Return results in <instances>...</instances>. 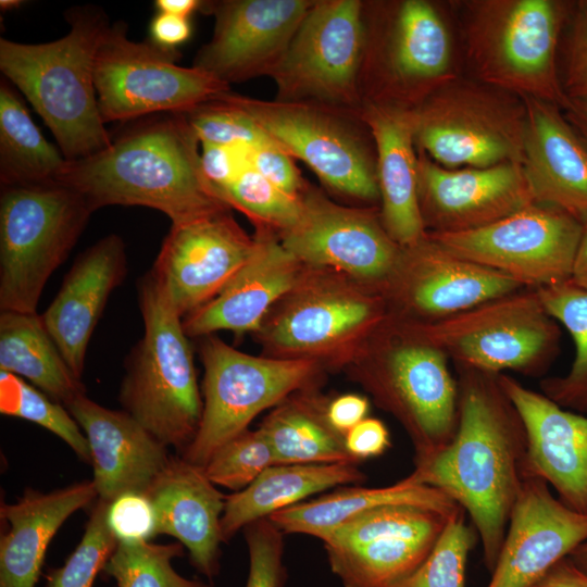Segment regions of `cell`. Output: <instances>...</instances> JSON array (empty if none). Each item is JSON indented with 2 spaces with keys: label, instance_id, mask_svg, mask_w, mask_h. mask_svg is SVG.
I'll list each match as a JSON object with an SVG mask.
<instances>
[{
  "label": "cell",
  "instance_id": "obj_12",
  "mask_svg": "<svg viewBox=\"0 0 587 587\" xmlns=\"http://www.w3.org/2000/svg\"><path fill=\"white\" fill-rule=\"evenodd\" d=\"M427 234L466 260L524 288L539 289L571 279L582 223L558 208L534 202L482 228Z\"/></svg>",
  "mask_w": 587,
  "mask_h": 587
},
{
  "label": "cell",
  "instance_id": "obj_3",
  "mask_svg": "<svg viewBox=\"0 0 587 587\" xmlns=\"http://www.w3.org/2000/svg\"><path fill=\"white\" fill-rule=\"evenodd\" d=\"M64 37L38 45L0 40V70L52 132L66 161L92 155L112 142L93 80L99 40L109 26L100 8H72Z\"/></svg>",
  "mask_w": 587,
  "mask_h": 587
},
{
  "label": "cell",
  "instance_id": "obj_8",
  "mask_svg": "<svg viewBox=\"0 0 587 587\" xmlns=\"http://www.w3.org/2000/svg\"><path fill=\"white\" fill-rule=\"evenodd\" d=\"M455 366L540 375L558 353L559 323L537 289L523 288L427 324L404 323Z\"/></svg>",
  "mask_w": 587,
  "mask_h": 587
},
{
  "label": "cell",
  "instance_id": "obj_24",
  "mask_svg": "<svg viewBox=\"0 0 587 587\" xmlns=\"http://www.w3.org/2000/svg\"><path fill=\"white\" fill-rule=\"evenodd\" d=\"M64 407L87 438L98 499L110 503L125 492L147 494L171 460L167 447L124 410L107 409L86 394Z\"/></svg>",
  "mask_w": 587,
  "mask_h": 587
},
{
  "label": "cell",
  "instance_id": "obj_15",
  "mask_svg": "<svg viewBox=\"0 0 587 587\" xmlns=\"http://www.w3.org/2000/svg\"><path fill=\"white\" fill-rule=\"evenodd\" d=\"M222 96L329 187L365 200L379 196L376 171L366 152L335 117L304 101H264L229 91Z\"/></svg>",
  "mask_w": 587,
  "mask_h": 587
},
{
  "label": "cell",
  "instance_id": "obj_29",
  "mask_svg": "<svg viewBox=\"0 0 587 587\" xmlns=\"http://www.w3.org/2000/svg\"><path fill=\"white\" fill-rule=\"evenodd\" d=\"M254 239L251 255L227 285L183 321L188 337L258 329L268 308L295 286L299 262L265 234Z\"/></svg>",
  "mask_w": 587,
  "mask_h": 587
},
{
  "label": "cell",
  "instance_id": "obj_20",
  "mask_svg": "<svg viewBox=\"0 0 587 587\" xmlns=\"http://www.w3.org/2000/svg\"><path fill=\"white\" fill-rule=\"evenodd\" d=\"M382 51L383 92L378 102L416 108L460 77L451 25L425 0L394 4Z\"/></svg>",
  "mask_w": 587,
  "mask_h": 587
},
{
  "label": "cell",
  "instance_id": "obj_55",
  "mask_svg": "<svg viewBox=\"0 0 587 587\" xmlns=\"http://www.w3.org/2000/svg\"><path fill=\"white\" fill-rule=\"evenodd\" d=\"M563 112L570 124L587 145V98L570 99V103Z\"/></svg>",
  "mask_w": 587,
  "mask_h": 587
},
{
  "label": "cell",
  "instance_id": "obj_18",
  "mask_svg": "<svg viewBox=\"0 0 587 587\" xmlns=\"http://www.w3.org/2000/svg\"><path fill=\"white\" fill-rule=\"evenodd\" d=\"M385 285L403 312L417 317L414 324L441 321L524 288L499 272L453 253L428 234L401 248Z\"/></svg>",
  "mask_w": 587,
  "mask_h": 587
},
{
  "label": "cell",
  "instance_id": "obj_42",
  "mask_svg": "<svg viewBox=\"0 0 587 587\" xmlns=\"http://www.w3.org/2000/svg\"><path fill=\"white\" fill-rule=\"evenodd\" d=\"M108 507V502L98 499L80 542L62 566L49 571L46 587L93 586L118 544L107 523Z\"/></svg>",
  "mask_w": 587,
  "mask_h": 587
},
{
  "label": "cell",
  "instance_id": "obj_6",
  "mask_svg": "<svg viewBox=\"0 0 587 587\" xmlns=\"http://www.w3.org/2000/svg\"><path fill=\"white\" fill-rule=\"evenodd\" d=\"M95 211L58 180L1 187L0 310L37 313L43 287Z\"/></svg>",
  "mask_w": 587,
  "mask_h": 587
},
{
  "label": "cell",
  "instance_id": "obj_37",
  "mask_svg": "<svg viewBox=\"0 0 587 587\" xmlns=\"http://www.w3.org/2000/svg\"><path fill=\"white\" fill-rule=\"evenodd\" d=\"M537 291L547 312L569 332L575 346L569 371L544 378L540 392L566 410L587 414V289L566 280Z\"/></svg>",
  "mask_w": 587,
  "mask_h": 587
},
{
  "label": "cell",
  "instance_id": "obj_39",
  "mask_svg": "<svg viewBox=\"0 0 587 587\" xmlns=\"http://www.w3.org/2000/svg\"><path fill=\"white\" fill-rule=\"evenodd\" d=\"M0 411L4 415L21 417L50 430L79 457L90 463V449L79 425L63 408L22 377L0 371Z\"/></svg>",
  "mask_w": 587,
  "mask_h": 587
},
{
  "label": "cell",
  "instance_id": "obj_45",
  "mask_svg": "<svg viewBox=\"0 0 587 587\" xmlns=\"http://www.w3.org/2000/svg\"><path fill=\"white\" fill-rule=\"evenodd\" d=\"M243 532L249 551L246 587H284V533L268 517L248 524Z\"/></svg>",
  "mask_w": 587,
  "mask_h": 587
},
{
  "label": "cell",
  "instance_id": "obj_21",
  "mask_svg": "<svg viewBox=\"0 0 587 587\" xmlns=\"http://www.w3.org/2000/svg\"><path fill=\"white\" fill-rule=\"evenodd\" d=\"M587 540V514L554 497L541 478L525 475L487 587H534Z\"/></svg>",
  "mask_w": 587,
  "mask_h": 587
},
{
  "label": "cell",
  "instance_id": "obj_32",
  "mask_svg": "<svg viewBox=\"0 0 587 587\" xmlns=\"http://www.w3.org/2000/svg\"><path fill=\"white\" fill-rule=\"evenodd\" d=\"M390 504H410L453 514L461 507L442 491L412 482L407 476L385 487H345L311 501H302L268 519L284 534L311 535L321 540L346 521Z\"/></svg>",
  "mask_w": 587,
  "mask_h": 587
},
{
  "label": "cell",
  "instance_id": "obj_46",
  "mask_svg": "<svg viewBox=\"0 0 587 587\" xmlns=\"http://www.w3.org/2000/svg\"><path fill=\"white\" fill-rule=\"evenodd\" d=\"M107 523L118 542L150 541L157 536L154 508L142 492H125L110 502Z\"/></svg>",
  "mask_w": 587,
  "mask_h": 587
},
{
  "label": "cell",
  "instance_id": "obj_7",
  "mask_svg": "<svg viewBox=\"0 0 587 587\" xmlns=\"http://www.w3.org/2000/svg\"><path fill=\"white\" fill-rule=\"evenodd\" d=\"M415 145L446 168L524 160L526 107L511 92L462 76L414 108Z\"/></svg>",
  "mask_w": 587,
  "mask_h": 587
},
{
  "label": "cell",
  "instance_id": "obj_34",
  "mask_svg": "<svg viewBox=\"0 0 587 587\" xmlns=\"http://www.w3.org/2000/svg\"><path fill=\"white\" fill-rule=\"evenodd\" d=\"M380 300L361 294L321 292L283 313L271 330L272 340L287 350L326 347L383 320Z\"/></svg>",
  "mask_w": 587,
  "mask_h": 587
},
{
  "label": "cell",
  "instance_id": "obj_27",
  "mask_svg": "<svg viewBox=\"0 0 587 587\" xmlns=\"http://www.w3.org/2000/svg\"><path fill=\"white\" fill-rule=\"evenodd\" d=\"M155 512L157 535L175 537L192 566L212 579L220 571L221 519L226 497L202 466L179 455L171 460L146 494Z\"/></svg>",
  "mask_w": 587,
  "mask_h": 587
},
{
  "label": "cell",
  "instance_id": "obj_57",
  "mask_svg": "<svg viewBox=\"0 0 587 587\" xmlns=\"http://www.w3.org/2000/svg\"><path fill=\"white\" fill-rule=\"evenodd\" d=\"M569 558L582 572L587 575V540L577 547Z\"/></svg>",
  "mask_w": 587,
  "mask_h": 587
},
{
  "label": "cell",
  "instance_id": "obj_50",
  "mask_svg": "<svg viewBox=\"0 0 587 587\" xmlns=\"http://www.w3.org/2000/svg\"><path fill=\"white\" fill-rule=\"evenodd\" d=\"M346 447L357 462L382 455L390 447L386 425L377 419L366 417L345 435Z\"/></svg>",
  "mask_w": 587,
  "mask_h": 587
},
{
  "label": "cell",
  "instance_id": "obj_33",
  "mask_svg": "<svg viewBox=\"0 0 587 587\" xmlns=\"http://www.w3.org/2000/svg\"><path fill=\"white\" fill-rule=\"evenodd\" d=\"M0 371L26 378L63 405L86 394L37 313L1 311Z\"/></svg>",
  "mask_w": 587,
  "mask_h": 587
},
{
  "label": "cell",
  "instance_id": "obj_36",
  "mask_svg": "<svg viewBox=\"0 0 587 587\" xmlns=\"http://www.w3.org/2000/svg\"><path fill=\"white\" fill-rule=\"evenodd\" d=\"M66 160L48 142L7 82L0 85L1 187L57 179Z\"/></svg>",
  "mask_w": 587,
  "mask_h": 587
},
{
  "label": "cell",
  "instance_id": "obj_9",
  "mask_svg": "<svg viewBox=\"0 0 587 587\" xmlns=\"http://www.w3.org/2000/svg\"><path fill=\"white\" fill-rule=\"evenodd\" d=\"M178 53L127 37L125 22L103 32L93 60L98 107L104 123L159 112L184 113L229 91L228 84L197 67L176 65Z\"/></svg>",
  "mask_w": 587,
  "mask_h": 587
},
{
  "label": "cell",
  "instance_id": "obj_58",
  "mask_svg": "<svg viewBox=\"0 0 587 587\" xmlns=\"http://www.w3.org/2000/svg\"><path fill=\"white\" fill-rule=\"evenodd\" d=\"M23 2L20 0H1L0 7L2 10H13L18 8Z\"/></svg>",
  "mask_w": 587,
  "mask_h": 587
},
{
  "label": "cell",
  "instance_id": "obj_48",
  "mask_svg": "<svg viewBox=\"0 0 587 587\" xmlns=\"http://www.w3.org/2000/svg\"><path fill=\"white\" fill-rule=\"evenodd\" d=\"M248 164L277 188L301 197L303 180L292 157L273 140L248 150Z\"/></svg>",
  "mask_w": 587,
  "mask_h": 587
},
{
  "label": "cell",
  "instance_id": "obj_25",
  "mask_svg": "<svg viewBox=\"0 0 587 587\" xmlns=\"http://www.w3.org/2000/svg\"><path fill=\"white\" fill-rule=\"evenodd\" d=\"M126 274L125 243L120 236L108 235L77 257L41 315L64 360L80 379L93 329L111 292Z\"/></svg>",
  "mask_w": 587,
  "mask_h": 587
},
{
  "label": "cell",
  "instance_id": "obj_44",
  "mask_svg": "<svg viewBox=\"0 0 587 587\" xmlns=\"http://www.w3.org/2000/svg\"><path fill=\"white\" fill-rule=\"evenodd\" d=\"M222 95L182 113L199 142L251 149L272 140L252 117Z\"/></svg>",
  "mask_w": 587,
  "mask_h": 587
},
{
  "label": "cell",
  "instance_id": "obj_16",
  "mask_svg": "<svg viewBox=\"0 0 587 587\" xmlns=\"http://www.w3.org/2000/svg\"><path fill=\"white\" fill-rule=\"evenodd\" d=\"M254 245L228 209L172 224L150 274L174 310L188 315L227 285Z\"/></svg>",
  "mask_w": 587,
  "mask_h": 587
},
{
  "label": "cell",
  "instance_id": "obj_17",
  "mask_svg": "<svg viewBox=\"0 0 587 587\" xmlns=\"http://www.w3.org/2000/svg\"><path fill=\"white\" fill-rule=\"evenodd\" d=\"M417 190L426 232L434 234L482 228L535 202L522 163L446 168L420 150Z\"/></svg>",
  "mask_w": 587,
  "mask_h": 587
},
{
  "label": "cell",
  "instance_id": "obj_5",
  "mask_svg": "<svg viewBox=\"0 0 587 587\" xmlns=\"http://www.w3.org/2000/svg\"><path fill=\"white\" fill-rule=\"evenodd\" d=\"M138 297L145 332L126 359L120 402L155 439L182 455L203 410L192 351L182 316L150 272L138 283Z\"/></svg>",
  "mask_w": 587,
  "mask_h": 587
},
{
  "label": "cell",
  "instance_id": "obj_11",
  "mask_svg": "<svg viewBox=\"0 0 587 587\" xmlns=\"http://www.w3.org/2000/svg\"><path fill=\"white\" fill-rule=\"evenodd\" d=\"M378 355L366 380L376 400L405 428L414 461L453 438L458 426V383L448 358L404 323Z\"/></svg>",
  "mask_w": 587,
  "mask_h": 587
},
{
  "label": "cell",
  "instance_id": "obj_40",
  "mask_svg": "<svg viewBox=\"0 0 587 587\" xmlns=\"http://www.w3.org/2000/svg\"><path fill=\"white\" fill-rule=\"evenodd\" d=\"M476 537L465 522V511L459 509L448 519L426 559L396 587H465L466 563Z\"/></svg>",
  "mask_w": 587,
  "mask_h": 587
},
{
  "label": "cell",
  "instance_id": "obj_23",
  "mask_svg": "<svg viewBox=\"0 0 587 587\" xmlns=\"http://www.w3.org/2000/svg\"><path fill=\"white\" fill-rule=\"evenodd\" d=\"M499 380L525 427L524 475L544 479L562 503L587 514V414L560 407L508 374Z\"/></svg>",
  "mask_w": 587,
  "mask_h": 587
},
{
  "label": "cell",
  "instance_id": "obj_4",
  "mask_svg": "<svg viewBox=\"0 0 587 587\" xmlns=\"http://www.w3.org/2000/svg\"><path fill=\"white\" fill-rule=\"evenodd\" d=\"M574 2H463L464 57L473 78L519 97L550 102L564 111L570 99L563 89L558 51Z\"/></svg>",
  "mask_w": 587,
  "mask_h": 587
},
{
  "label": "cell",
  "instance_id": "obj_38",
  "mask_svg": "<svg viewBox=\"0 0 587 587\" xmlns=\"http://www.w3.org/2000/svg\"><path fill=\"white\" fill-rule=\"evenodd\" d=\"M184 555L182 544L158 545L150 541H120L102 572L117 587H213L180 576L172 560Z\"/></svg>",
  "mask_w": 587,
  "mask_h": 587
},
{
  "label": "cell",
  "instance_id": "obj_31",
  "mask_svg": "<svg viewBox=\"0 0 587 587\" xmlns=\"http://www.w3.org/2000/svg\"><path fill=\"white\" fill-rule=\"evenodd\" d=\"M365 475L355 463L274 464L240 491L226 497L223 541L248 524L302 502L335 486L358 484Z\"/></svg>",
  "mask_w": 587,
  "mask_h": 587
},
{
  "label": "cell",
  "instance_id": "obj_30",
  "mask_svg": "<svg viewBox=\"0 0 587 587\" xmlns=\"http://www.w3.org/2000/svg\"><path fill=\"white\" fill-rule=\"evenodd\" d=\"M96 497L91 480L50 492L27 489L16 502H2L8 529L0 538V587H35L54 534Z\"/></svg>",
  "mask_w": 587,
  "mask_h": 587
},
{
  "label": "cell",
  "instance_id": "obj_10",
  "mask_svg": "<svg viewBox=\"0 0 587 587\" xmlns=\"http://www.w3.org/2000/svg\"><path fill=\"white\" fill-rule=\"evenodd\" d=\"M203 410L198 432L179 455L204 466L262 411L304 388L315 374L305 359H267L240 352L215 337L202 345Z\"/></svg>",
  "mask_w": 587,
  "mask_h": 587
},
{
  "label": "cell",
  "instance_id": "obj_54",
  "mask_svg": "<svg viewBox=\"0 0 587 587\" xmlns=\"http://www.w3.org/2000/svg\"><path fill=\"white\" fill-rule=\"evenodd\" d=\"M582 223V234L576 249L571 282L587 289V218Z\"/></svg>",
  "mask_w": 587,
  "mask_h": 587
},
{
  "label": "cell",
  "instance_id": "obj_56",
  "mask_svg": "<svg viewBox=\"0 0 587 587\" xmlns=\"http://www.w3.org/2000/svg\"><path fill=\"white\" fill-rule=\"evenodd\" d=\"M155 7L160 13H166L188 18L201 4L196 0H157Z\"/></svg>",
  "mask_w": 587,
  "mask_h": 587
},
{
  "label": "cell",
  "instance_id": "obj_53",
  "mask_svg": "<svg viewBox=\"0 0 587 587\" xmlns=\"http://www.w3.org/2000/svg\"><path fill=\"white\" fill-rule=\"evenodd\" d=\"M534 587H587V575L567 557L557 563Z\"/></svg>",
  "mask_w": 587,
  "mask_h": 587
},
{
  "label": "cell",
  "instance_id": "obj_26",
  "mask_svg": "<svg viewBox=\"0 0 587 587\" xmlns=\"http://www.w3.org/2000/svg\"><path fill=\"white\" fill-rule=\"evenodd\" d=\"M526 107L523 166L534 201L587 218V145L559 107L521 97Z\"/></svg>",
  "mask_w": 587,
  "mask_h": 587
},
{
  "label": "cell",
  "instance_id": "obj_22",
  "mask_svg": "<svg viewBox=\"0 0 587 587\" xmlns=\"http://www.w3.org/2000/svg\"><path fill=\"white\" fill-rule=\"evenodd\" d=\"M313 2L236 0L210 4L214 34L193 66L229 84L266 74L277 64Z\"/></svg>",
  "mask_w": 587,
  "mask_h": 587
},
{
  "label": "cell",
  "instance_id": "obj_35",
  "mask_svg": "<svg viewBox=\"0 0 587 587\" xmlns=\"http://www.w3.org/2000/svg\"><path fill=\"white\" fill-rule=\"evenodd\" d=\"M322 400L286 398L259 427L267 439L275 464L355 463L345 435L336 430Z\"/></svg>",
  "mask_w": 587,
  "mask_h": 587
},
{
  "label": "cell",
  "instance_id": "obj_52",
  "mask_svg": "<svg viewBox=\"0 0 587 587\" xmlns=\"http://www.w3.org/2000/svg\"><path fill=\"white\" fill-rule=\"evenodd\" d=\"M191 34L189 20L166 13H158L150 24L151 41L166 49H175Z\"/></svg>",
  "mask_w": 587,
  "mask_h": 587
},
{
  "label": "cell",
  "instance_id": "obj_19",
  "mask_svg": "<svg viewBox=\"0 0 587 587\" xmlns=\"http://www.w3.org/2000/svg\"><path fill=\"white\" fill-rule=\"evenodd\" d=\"M301 213L283 232V247L300 263L333 266L386 283L401 252L370 211L338 205L316 191L301 196Z\"/></svg>",
  "mask_w": 587,
  "mask_h": 587
},
{
  "label": "cell",
  "instance_id": "obj_43",
  "mask_svg": "<svg viewBox=\"0 0 587 587\" xmlns=\"http://www.w3.org/2000/svg\"><path fill=\"white\" fill-rule=\"evenodd\" d=\"M275 464L272 448L262 430H245L220 447L203 466L217 486L240 491Z\"/></svg>",
  "mask_w": 587,
  "mask_h": 587
},
{
  "label": "cell",
  "instance_id": "obj_47",
  "mask_svg": "<svg viewBox=\"0 0 587 587\" xmlns=\"http://www.w3.org/2000/svg\"><path fill=\"white\" fill-rule=\"evenodd\" d=\"M561 79L569 99L587 98V0L574 2L567 22Z\"/></svg>",
  "mask_w": 587,
  "mask_h": 587
},
{
  "label": "cell",
  "instance_id": "obj_51",
  "mask_svg": "<svg viewBox=\"0 0 587 587\" xmlns=\"http://www.w3.org/2000/svg\"><path fill=\"white\" fill-rule=\"evenodd\" d=\"M369 400L360 395H342L327 404L326 415L329 424L342 435L366 419Z\"/></svg>",
  "mask_w": 587,
  "mask_h": 587
},
{
  "label": "cell",
  "instance_id": "obj_28",
  "mask_svg": "<svg viewBox=\"0 0 587 587\" xmlns=\"http://www.w3.org/2000/svg\"><path fill=\"white\" fill-rule=\"evenodd\" d=\"M362 118L377 151L382 224L401 248L412 246L427 234L419 202L414 108L374 101Z\"/></svg>",
  "mask_w": 587,
  "mask_h": 587
},
{
  "label": "cell",
  "instance_id": "obj_41",
  "mask_svg": "<svg viewBox=\"0 0 587 587\" xmlns=\"http://www.w3.org/2000/svg\"><path fill=\"white\" fill-rule=\"evenodd\" d=\"M217 195L228 207L283 232L295 225L301 213V197L284 192L249 164Z\"/></svg>",
  "mask_w": 587,
  "mask_h": 587
},
{
  "label": "cell",
  "instance_id": "obj_1",
  "mask_svg": "<svg viewBox=\"0 0 587 587\" xmlns=\"http://www.w3.org/2000/svg\"><path fill=\"white\" fill-rule=\"evenodd\" d=\"M458 426L436 453L407 476L442 491L469 514L491 573L524 479L526 432L499 374L455 366Z\"/></svg>",
  "mask_w": 587,
  "mask_h": 587
},
{
  "label": "cell",
  "instance_id": "obj_13",
  "mask_svg": "<svg viewBox=\"0 0 587 587\" xmlns=\"http://www.w3.org/2000/svg\"><path fill=\"white\" fill-rule=\"evenodd\" d=\"M451 515L410 504L361 513L322 539L329 566L344 587H396L426 559Z\"/></svg>",
  "mask_w": 587,
  "mask_h": 587
},
{
  "label": "cell",
  "instance_id": "obj_49",
  "mask_svg": "<svg viewBox=\"0 0 587 587\" xmlns=\"http://www.w3.org/2000/svg\"><path fill=\"white\" fill-rule=\"evenodd\" d=\"M248 150L247 148L202 145L200 153L202 173L216 195L248 165Z\"/></svg>",
  "mask_w": 587,
  "mask_h": 587
},
{
  "label": "cell",
  "instance_id": "obj_2",
  "mask_svg": "<svg viewBox=\"0 0 587 587\" xmlns=\"http://www.w3.org/2000/svg\"><path fill=\"white\" fill-rule=\"evenodd\" d=\"M199 140L182 113L149 118L105 149L66 161L58 180L79 191L93 211L105 205H142L172 224L190 222L228 205L202 173Z\"/></svg>",
  "mask_w": 587,
  "mask_h": 587
},
{
  "label": "cell",
  "instance_id": "obj_14",
  "mask_svg": "<svg viewBox=\"0 0 587 587\" xmlns=\"http://www.w3.org/2000/svg\"><path fill=\"white\" fill-rule=\"evenodd\" d=\"M364 48L362 3L357 0L313 2L288 48L268 73L279 100L313 98L352 105L358 101V73Z\"/></svg>",
  "mask_w": 587,
  "mask_h": 587
}]
</instances>
